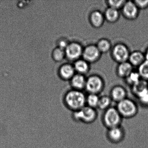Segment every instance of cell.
Returning a JSON list of instances; mask_svg holds the SVG:
<instances>
[{
    "mask_svg": "<svg viewBox=\"0 0 148 148\" xmlns=\"http://www.w3.org/2000/svg\"><path fill=\"white\" fill-rule=\"evenodd\" d=\"M86 95L82 91L72 90L68 91L64 98V104L68 110L76 111L85 106Z\"/></svg>",
    "mask_w": 148,
    "mask_h": 148,
    "instance_id": "obj_1",
    "label": "cell"
},
{
    "mask_svg": "<svg viewBox=\"0 0 148 148\" xmlns=\"http://www.w3.org/2000/svg\"><path fill=\"white\" fill-rule=\"evenodd\" d=\"M98 116L97 109L86 105L82 109L72 113V119L74 122L86 124L92 123L96 121Z\"/></svg>",
    "mask_w": 148,
    "mask_h": 148,
    "instance_id": "obj_2",
    "label": "cell"
},
{
    "mask_svg": "<svg viewBox=\"0 0 148 148\" xmlns=\"http://www.w3.org/2000/svg\"><path fill=\"white\" fill-rule=\"evenodd\" d=\"M123 119L116 107H111L103 111L102 122L103 125L107 129L121 125Z\"/></svg>",
    "mask_w": 148,
    "mask_h": 148,
    "instance_id": "obj_3",
    "label": "cell"
},
{
    "mask_svg": "<svg viewBox=\"0 0 148 148\" xmlns=\"http://www.w3.org/2000/svg\"><path fill=\"white\" fill-rule=\"evenodd\" d=\"M116 107L123 119L132 118L138 113L137 104L128 97L116 103Z\"/></svg>",
    "mask_w": 148,
    "mask_h": 148,
    "instance_id": "obj_4",
    "label": "cell"
},
{
    "mask_svg": "<svg viewBox=\"0 0 148 148\" xmlns=\"http://www.w3.org/2000/svg\"><path fill=\"white\" fill-rule=\"evenodd\" d=\"M105 84L103 79L97 74H93L86 78L85 90L88 93L99 95L104 88Z\"/></svg>",
    "mask_w": 148,
    "mask_h": 148,
    "instance_id": "obj_5",
    "label": "cell"
},
{
    "mask_svg": "<svg viewBox=\"0 0 148 148\" xmlns=\"http://www.w3.org/2000/svg\"><path fill=\"white\" fill-rule=\"evenodd\" d=\"M111 56L114 61L118 64L128 61L130 57V50L123 43H117L112 48Z\"/></svg>",
    "mask_w": 148,
    "mask_h": 148,
    "instance_id": "obj_6",
    "label": "cell"
},
{
    "mask_svg": "<svg viewBox=\"0 0 148 148\" xmlns=\"http://www.w3.org/2000/svg\"><path fill=\"white\" fill-rule=\"evenodd\" d=\"M84 47L78 42H70L65 50L66 58L68 60L75 62L82 57Z\"/></svg>",
    "mask_w": 148,
    "mask_h": 148,
    "instance_id": "obj_7",
    "label": "cell"
},
{
    "mask_svg": "<svg viewBox=\"0 0 148 148\" xmlns=\"http://www.w3.org/2000/svg\"><path fill=\"white\" fill-rule=\"evenodd\" d=\"M102 53L96 45H90L84 47L82 58L89 64L97 62L101 57Z\"/></svg>",
    "mask_w": 148,
    "mask_h": 148,
    "instance_id": "obj_8",
    "label": "cell"
},
{
    "mask_svg": "<svg viewBox=\"0 0 148 148\" xmlns=\"http://www.w3.org/2000/svg\"><path fill=\"white\" fill-rule=\"evenodd\" d=\"M107 140L112 144H119L124 140L125 132L122 125L107 129L106 132Z\"/></svg>",
    "mask_w": 148,
    "mask_h": 148,
    "instance_id": "obj_9",
    "label": "cell"
},
{
    "mask_svg": "<svg viewBox=\"0 0 148 148\" xmlns=\"http://www.w3.org/2000/svg\"><path fill=\"white\" fill-rule=\"evenodd\" d=\"M121 12L125 18L128 20L133 21L138 17L139 10L133 1H126L121 9Z\"/></svg>",
    "mask_w": 148,
    "mask_h": 148,
    "instance_id": "obj_10",
    "label": "cell"
},
{
    "mask_svg": "<svg viewBox=\"0 0 148 148\" xmlns=\"http://www.w3.org/2000/svg\"><path fill=\"white\" fill-rule=\"evenodd\" d=\"M110 96L112 102L117 103L127 98V91L122 86H115L111 90Z\"/></svg>",
    "mask_w": 148,
    "mask_h": 148,
    "instance_id": "obj_11",
    "label": "cell"
},
{
    "mask_svg": "<svg viewBox=\"0 0 148 148\" xmlns=\"http://www.w3.org/2000/svg\"><path fill=\"white\" fill-rule=\"evenodd\" d=\"M89 21L92 27L95 28H99L104 25L105 19L103 13L99 10H94L90 13Z\"/></svg>",
    "mask_w": 148,
    "mask_h": 148,
    "instance_id": "obj_12",
    "label": "cell"
},
{
    "mask_svg": "<svg viewBox=\"0 0 148 148\" xmlns=\"http://www.w3.org/2000/svg\"><path fill=\"white\" fill-rule=\"evenodd\" d=\"M86 78L85 75L76 73L70 80V84L73 90L82 91L85 90Z\"/></svg>",
    "mask_w": 148,
    "mask_h": 148,
    "instance_id": "obj_13",
    "label": "cell"
},
{
    "mask_svg": "<svg viewBox=\"0 0 148 148\" xmlns=\"http://www.w3.org/2000/svg\"><path fill=\"white\" fill-rule=\"evenodd\" d=\"M76 73L73 64L69 63L62 65L59 70L60 76L64 80L70 81Z\"/></svg>",
    "mask_w": 148,
    "mask_h": 148,
    "instance_id": "obj_14",
    "label": "cell"
},
{
    "mask_svg": "<svg viewBox=\"0 0 148 148\" xmlns=\"http://www.w3.org/2000/svg\"><path fill=\"white\" fill-rule=\"evenodd\" d=\"M132 92L135 97L139 98L148 92L147 81L141 79L139 82L132 86Z\"/></svg>",
    "mask_w": 148,
    "mask_h": 148,
    "instance_id": "obj_15",
    "label": "cell"
},
{
    "mask_svg": "<svg viewBox=\"0 0 148 148\" xmlns=\"http://www.w3.org/2000/svg\"><path fill=\"white\" fill-rule=\"evenodd\" d=\"M133 67L129 61L119 64L116 69L117 76L122 78H126L133 71Z\"/></svg>",
    "mask_w": 148,
    "mask_h": 148,
    "instance_id": "obj_16",
    "label": "cell"
},
{
    "mask_svg": "<svg viewBox=\"0 0 148 148\" xmlns=\"http://www.w3.org/2000/svg\"><path fill=\"white\" fill-rule=\"evenodd\" d=\"M145 60L144 53L139 51H135L130 53L128 61L133 66L141 65Z\"/></svg>",
    "mask_w": 148,
    "mask_h": 148,
    "instance_id": "obj_17",
    "label": "cell"
},
{
    "mask_svg": "<svg viewBox=\"0 0 148 148\" xmlns=\"http://www.w3.org/2000/svg\"><path fill=\"white\" fill-rule=\"evenodd\" d=\"M90 64L83 59H79L74 62L73 65L76 73L85 75L90 71Z\"/></svg>",
    "mask_w": 148,
    "mask_h": 148,
    "instance_id": "obj_18",
    "label": "cell"
},
{
    "mask_svg": "<svg viewBox=\"0 0 148 148\" xmlns=\"http://www.w3.org/2000/svg\"><path fill=\"white\" fill-rule=\"evenodd\" d=\"M105 21L110 23L117 22L120 18V13L119 10L108 7L103 13Z\"/></svg>",
    "mask_w": 148,
    "mask_h": 148,
    "instance_id": "obj_19",
    "label": "cell"
},
{
    "mask_svg": "<svg viewBox=\"0 0 148 148\" xmlns=\"http://www.w3.org/2000/svg\"><path fill=\"white\" fill-rule=\"evenodd\" d=\"M96 46L102 54L109 52L112 48L110 41L106 38L100 39L98 41Z\"/></svg>",
    "mask_w": 148,
    "mask_h": 148,
    "instance_id": "obj_20",
    "label": "cell"
},
{
    "mask_svg": "<svg viewBox=\"0 0 148 148\" xmlns=\"http://www.w3.org/2000/svg\"><path fill=\"white\" fill-rule=\"evenodd\" d=\"M112 101L110 96L103 95L99 97L97 109L100 110H106L112 106Z\"/></svg>",
    "mask_w": 148,
    "mask_h": 148,
    "instance_id": "obj_21",
    "label": "cell"
},
{
    "mask_svg": "<svg viewBox=\"0 0 148 148\" xmlns=\"http://www.w3.org/2000/svg\"><path fill=\"white\" fill-rule=\"evenodd\" d=\"M99 99V96L97 94L88 93V95H86V105L89 107L97 109Z\"/></svg>",
    "mask_w": 148,
    "mask_h": 148,
    "instance_id": "obj_22",
    "label": "cell"
},
{
    "mask_svg": "<svg viewBox=\"0 0 148 148\" xmlns=\"http://www.w3.org/2000/svg\"><path fill=\"white\" fill-rule=\"evenodd\" d=\"M125 82L129 85L132 86L139 82L142 79L138 71H133L125 79Z\"/></svg>",
    "mask_w": 148,
    "mask_h": 148,
    "instance_id": "obj_23",
    "label": "cell"
},
{
    "mask_svg": "<svg viewBox=\"0 0 148 148\" xmlns=\"http://www.w3.org/2000/svg\"><path fill=\"white\" fill-rule=\"evenodd\" d=\"M138 73L142 79L145 81L148 80V61L145 60L138 67Z\"/></svg>",
    "mask_w": 148,
    "mask_h": 148,
    "instance_id": "obj_24",
    "label": "cell"
},
{
    "mask_svg": "<svg viewBox=\"0 0 148 148\" xmlns=\"http://www.w3.org/2000/svg\"><path fill=\"white\" fill-rule=\"evenodd\" d=\"M52 56L55 61L58 62L62 61L66 58L65 50L58 47H56L53 51Z\"/></svg>",
    "mask_w": 148,
    "mask_h": 148,
    "instance_id": "obj_25",
    "label": "cell"
},
{
    "mask_svg": "<svg viewBox=\"0 0 148 148\" xmlns=\"http://www.w3.org/2000/svg\"><path fill=\"white\" fill-rule=\"evenodd\" d=\"M125 0H109L106 1L108 7L116 10H121L126 2Z\"/></svg>",
    "mask_w": 148,
    "mask_h": 148,
    "instance_id": "obj_26",
    "label": "cell"
},
{
    "mask_svg": "<svg viewBox=\"0 0 148 148\" xmlns=\"http://www.w3.org/2000/svg\"><path fill=\"white\" fill-rule=\"evenodd\" d=\"M139 10H143L148 8V0H135L133 1Z\"/></svg>",
    "mask_w": 148,
    "mask_h": 148,
    "instance_id": "obj_27",
    "label": "cell"
},
{
    "mask_svg": "<svg viewBox=\"0 0 148 148\" xmlns=\"http://www.w3.org/2000/svg\"><path fill=\"white\" fill-rule=\"evenodd\" d=\"M69 43L70 42L66 39H61L59 40L58 44V47L64 49V50H65Z\"/></svg>",
    "mask_w": 148,
    "mask_h": 148,
    "instance_id": "obj_28",
    "label": "cell"
},
{
    "mask_svg": "<svg viewBox=\"0 0 148 148\" xmlns=\"http://www.w3.org/2000/svg\"><path fill=\"white\" fill-rule=\"evenodd\" d=\"M145 60L148 61V47L146 49V51L145 53Z\"/></svg>",
    "mask_w": 148,
    "mask_h": 148,
    "instance_id": "obj_29",
    "label": "cell"
}]
</instances>
